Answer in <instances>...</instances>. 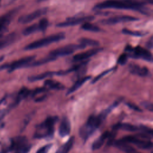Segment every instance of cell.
Instances as JSON below:
<instances>
[{
	"instance_id": "1",
	"label": "cell",
	"mask_w": 153,
	"mask_h": 153,
	"mask_svg": "<svg viewBox=\"0 0 153 153\" xmlns=\"http://www.w3.org/2000/svg\"><path fill=\"white\" fill-rule=\"evenodd\" d=\"M146 3L136 0H106L96 4L94 10L115 8L120 10H132L139 13L149 16L152 10L145 6Z\"/></svg>"
},
{
	"instance_id": "2",
	"label": "cell",
	"mask_w": 153,
	"mask_h": 153,
	"mask_svg": "<svg viewBox=\"0 0 153 153\" xmlns=\"http://www.w3.org/2000/svg\"><path fill=\"white\" fill-rule=\"evenodd\" d=\"M58 121L57 116H50L38 124L33 137L36 139H51L54 133V126Z\"/></svg>"
},
{
	"instance_id": "3",
	"label": "cell",
	"mask_w": 153,
	"mask_h": 153,
	"mask_svg": "<svg viewBox=\"0 0 153 153\" xmlns=\"http://www.w3.org/2000/svg\"><path fill=\"white\" fill-rule=\"evenodd\" d=\"M103 121L99 115H90L87 122L79 128V134L80 137L86 140L97 130Z\"/></svg>"
},
{
	"instance_id": "4",
	"label": "cell",
	"mask_w": 153,
	"mask_h": 153,
	"mask_svg": "<svg viewBox=\"0 0 153 153\" xmlns=\"http://www.w3.org/2000/svg\"><path fill=\"white\" fill-rule=\"evenodd\" d=\"M65 38V35L63 32H60L58 33H56L54 35H51L47 37L42 38L41 39L35 41L27 45L25 50H32L39 48H42L45 47L48 45H50L52 43L59 42Z\"/></svg>"
},
{
	"instance_id": "5",
	"label": "cell",
	"mask_w": 153,
	"mask_h": 153,
	"mask_svg": "<svg viewBox=\"0 0 153 153\" xmlns=\"http://www.w3.org/2000/svg\"><path fill=\"white\" fill-rule=\"evenodd\" d=\"M124 51L128 57L133 59H140L150 62H152V56L151 52L140 46L133 47L128 45L126 47Z\"/></svg>"
},
{
	"instance_id": "6",
	"label": "cell",
	"mask_w": 153,
	"mask_h": 153,
	"mask_svg": "<svg viewBox=\"0 0 153 153\" xmlns=\"http://www.w3.org/2000/svg\"><path fill=\"white\" fill-rule=\"evenodd\" d=\"M32 147L25 136H17L12 139L11 144L8 147V151H12L14 153H28Z\"/></svg>"
},
{
	"instance_id": "7",
	"label": "cell",
	"mask_w": 153,
	"mask_h": 153,
	"mask_svg": "<svg viewBox=\"0 0 153 153\" xmlns=\"http://www.w3.org/2000/svg\"><path fill=\"white\" fill-rule=\"evenodd\" d=\"M85 47L82 44H69L64 47H60L50 53L49 56L57 58L60 56H65L71 54L78 50L85 48Z\"/></svg>"
},
{
	"instance_id": "8",
	"label": "cell",
	"mask_w": 153,
	"mask_h": 153,
	"mask_svg": "<svg viewBox=\"0 0 153 153\" xmlns=\"http://www.w3.org/2000/svg\"><path fill=\"white\" fill-rule=\"evenodd\" d=\"M35 59V56H27L23 58H22L16 61L13 62L10 64H5L2 66L0 68L2 69H8L10 72H12L17 69L23 68V67H28L29 65Z\"/></svg>"
},
{
	"instance_id": "9",
	"label": "cell",
	"mask_w": 153,
	"mask_h": 153,
	"mask_svg": "<svg viewBox=\"0 0 153 153\" xmlns=\"http://www.w3.org/2000/svg\"><path fill=\"white\" fill-rule=\"evenodd\" d=\"M94 17L91 16H81L79 17H71L68 18L66 21L59 23L56 25L57 27H68L71 26H75L79 24H83L85 22H90V21L94 20Z\"/></svg>"
},
{
	"instance_id": "10",
	"label": "cell",
	"mask_w": 153,
	"mask_h": 153,
	"mask_svg": "<svg viewBox=\"0 0 153 153\" xmlns=\"http://www.w3.org/2000/svg\"><path fill=\"white\" fill-rule=\"evenodd\" d=\"M47 11H48V8L47 7L39 8L38 10H36L33 11L31 13L21 16L19 19V22L22 24H26V23H30L32 21L38 19V17L45 15L47 13Z\"/></svg>"
},
{
	"instance_id": "11",
	"label": "cell",
	"mask_w": 153,
	"mask_h": 153,
	"mask_svg": "<svg viewBox=\"0 0 153 153\" xmlns=\"http://www.w3.org/2000/svg\"><path fill=\"white\" fill-rule=\"evenodd\" d=\"M139 19L135 17L130 16H116L114 17H110L106 19H103L99 21V23L102 25H114L122 22H133L137 21Z\"/></svg>"
},
{
	"instance_id": "12",
	"label": "cell",
	"mask_w": 153,
	"mask_h": 153,
	"mask_svg": "<svg viewBox=\"0 0 153 153\" xmlns=\"http://www.w3.org/2000/svg\"><path fill=\"white\" fill-rule=\"evenodd\" d=\"M102 50V48H92L86 51H84L76 54L73 57L72 60L75 62H80L82 61H85V60L93 56L94 55L96 54L97 53L101 51Z\"/></svg>"
},
{
	"instance_id": "13",
	"label": "cell",
	"mask_w": 153,
	"mask_h": 153,
	"mask_svg": "<svg viewBox=\"0 0 153 153\" xmlns=\"http://www.w3.org/2000/svg\"><path fill=\"white\" fill-rule=\"evenodd\" d=\"M66 75L65 71H60L58 72H54V71H48L37 75H33L30 76L28 78V80L30 81H36L39 80H42L43 79L47 78L48 77H51L54 75Z\"/></svg>"
},
{
	"instance_id": "14",
	"label": "cell",
	"mask_w": 153,
	"mask_h": 153,
	"mask_svg": "<svg viewBox=\"0 0 153 153\" xmlns=\"http://www.w3.org/2000/svg\"><path fill=\"white\" fill-rule=\"evenodd\" d=\"M128 69L131 74L140 76H148L150 74L149 71L146 67H140L135 63H130Z\"/></svg>"
},
{
	"instance_id": "15",
	"label": "cell",
	"mask_w": 153,
	"mask_h": 153,
	"mask_svg": "<svg viewBox=\"0 0 153 153\" xmlns=\"http://www.w3.org/2000/svg\"><path fill=\"white\" fill-rule=\"evenodd\" d=\"M71 123L69 119L64 117L60 122L59 128V134L61 137H65L70 133Z\"/></svg>"
},
{
	"instance_id": "16",
	"label": "cell",
	"mask_w": 153,
	"mask_h": 153,
	"mask_svg": "<svg viewBox=\"0 0 153 153\" xmlns=\"http://www.w3.org/2000/svg\"><path fill=\"white\" fill-rule=\"evenodd\" d=\"M112 130H123L124 131H136L139 130V127L132 125L129 123H118L117 124H115L113 126Z\"/></svg>"
},
{
	"instance_id": "17",
	"label": "cell",
	"mask_w": 153,
	"mask_h": 153,
	"mask_svg": "<svg viewBox=\"0 0 153 153\" xmlns=\"http://www.w3.org/2000/svg\"><path fill=\"white\" fill-rule=\"evenodd\" d=\"M109 134V131H105L100 136H99L96 140H94L91 145V149L94 150H97L100 149L104 144L105 141L108 139Z\"/></svg>"
},
{
	"instance_id": "18",
	"label": "cell",
	"mask_w": 153,
	"mask_h": 153,
	"mask_svg": "<svg viewBox=\"0 0 153 153\" xmlns=\"http://www.w3.org/2000/svg\"><path fill=\"white\" fill-rule=\"evenodd\" d=\"M91 76H83L80 78H79L75 84L68 90V91L66 93V95H69L70 94H72V93L75 92L76 90H77L80 87H81L84 82H85L91 79Z\"/></svg>"
},
{
	"instance_id": "19",
	"label": "cell",
	"mask_w": 153,
	"mask_h": 153,
	"mask_svg": "<svg viewBox=\"0 0 153 153\" xmlns=\"http://www.w3.org/2000/svg\"><path fill=\"white\" fill-rule=\"evenodd\" d=\"M44 87L47 89H53V90H63L65 86L60 82L56 81L53 79H46L44 82Z\"/></svg>"
},
{
	"instance_id": "20",
	"label": "cell",
	"mask_w": 153,
	"mask_h": 153,
	"mask_svg": "<svg viewBox=\"0 0 153 153\" xmlns=\"http://www.w3.org/2000/svg\"><path fill=\"white\" fill-rule=\"evenodd\" d=\"M16 39V35L14 33H10L6 36L0 39V49L3 48L12 44Z\"/></svg>"
},
{
	"instance_id": "21",
	"label": "cell",
	"mask_w": 153,
	"mask_h": 153,
	"mask_svg": "<svg viewBox=\"0 0 153 153\" xmlns=\"http://www.w3.org/2000/svg\"><path fill=\"white\" fill-rule=\"evenodd\" d=\"M75 137L74 136L71 137L69 140L62 146H61L57 151L56 153H68L73 146L74 143Z\"/></svg>"
},
{
	"instance_id": "22",
	"label": "cell",
	"mask_w": 153,
	"mask_h": 153,
	"mask_svg": "<svg viewBox=\"0 0 153 153\" xmlns=\"http://www.w3.org/2000/svg\"><path fill=\"white\" fill-rule=\"evenodd\" d=\"M15 13L16 11H13L8 14H6L5 16H3L0 17V33L3 31L8 26L10 23V19Z\"/></svg>"
},
{
	"instance_id": "23",
	"label": "cell",
	"mask_w": 153,
	"mask_h": 153,
	"mask_svg": "<svg viewBox=\"0 0 153 153\" xmlns=\"http://www.w3.org/2000/svg\"><path fill=\"white\" fill-rule=\"evenodd\" d=\"M30 90H29L26 87H23L20 89V90L19 91L16 99H15L14 102L16 104V105L17 104H19V103L23 99H25L26 97H27V96H29L30 94Z\"/></svg>"
},
{
	"instance_id": "24",
	"label": "cell",
	"mask_w": 153,
	"mask_h": 153,
	"mask_svg": "<svg viewBox=\"0 0 153 153\" xmlns=\"http://www.w3.org/2000/svg\"><path fill=\"white\" fill-rule=\"evenodd\" d=\"M56 59V58L48 56L47 57H45L44 58H42L39 60L37 61H35V62H32L28 66V67H30V66H39V65H42L44 64H45L47 63L54 61Z\"/></svg>"
},
{
	"instance_id": "25",
	"label": "cell",
	"mask_w": 153,
	"mask_h": 153,
	"mask_svg": "<svg viewBox=\"0 0 153 153\" xmlns=\"http://www.w3.org/2000/svg\"><path fill=\"white\" fill-rule=\"evenodd\" d=\"M79 42L80 44H82L86 46H91V47H97L99 45V42L94 39H92L87 38H82L79 39Z\"/></svg>"
},
{
	"instance_id": "26",
	"label": "cell",
	"mask_w": 153,
	"mask_h": 153,
	"mask_svg": "<svg viewBox=\"0 0 153 153\" xmlns=\"http://www.w3.org/2000/svg\"><path fill=\"white\" fill-rule=\"evenodd\" d=\"M81 28L84 30L94 32H98L100 30V29L98 26L92 23H90V22L84 23L81 25Z\"/></svg>"
},
{
	"instance_id": "27",
	"label": "cell",
	"mask_w": 153,
	"mask_h": 153,
	"mask_svg": "<svg viewBox=\"0 0 153 153\" xmlns=\"http://www.w3.org/2000/svg\"><path fill=\"white\" fill-rule=\"evenodd\" d=\"M38 30H39L38 23L37 24H33V25L26 27V29H25L23 31V34L27 36V35H29L30 34H32L33 33H35Z\"/></svg>"
},
{
	"instance_id": "28",
	"label": "cell",
	"mask_w": 153,
	"mask_h": 153,
	"mask_svg": "<svg viewBox=\"0 0 153 153\" xmlns=\"http://www.w3.org/2000/svg\"><path fill=\"white\" fill-rule=\"evenodd\" d=\"M122 33L126 35H131L134 36H143L145 34H146V33L141 32L140 31H133L127 29H123L122 30Z\"/></svg>"
},
{
	"instance_id": "29",
	"label": "cell",
	"mask_w": 153,
	"mask_h": 153,
	"mask_svg": "<svg viewBox=\"0 0 153 153\" xmlns=\"http://www.w3.org/2000/svg\"><path fill=\"white\" fill-rule=\"evenodd\" d=\"M48 25V22L47 19L43 18L41 19L39 23H38L39 30L40 31H45L47 28Z\"/></svg>"
},
{
	"instance_id": "30",
	"label": "cell",
	"mask_w": 153,
	"mask_h": 153,
	"mask_svg": "<svg viewBox=\"0 0 153 153\" xmlns=\"http://www.w3.org/2000/svg\"><path fill=\"white\" fill-rule=\"evenodd\" d=\"M114 68H111V69H109L108 70H106L105 71H103V72H102L101 74H100L99 75H98L97 76H96L92 81H91V84H94L96 82L98 81L99 79H100L102 77H103L104 76H105L106 75H107L109 72H111L112 70H113Z\"/></svg>"
},
{
	"instance_id": "31",
	"label": "cell",
	"mask_w": 153,
	"mask_h": 153,
	"mask_svg": "<svg viewBox=\"0 0 153 153\" xmlns=\"http://www.w3.org/2000/svg\"><path fill=\"white\" fill-rule=\"evenodd\" d=\"M128 56L126 53H123L120 56V57L118 59L117 62L118 64L121 65H125L127 62V59H128Z\"/></svg>"
},
{
	"instance_id": "32",
	"label": "cell",
	"mask_w": 153,
	"mask_h": 153,
	"mask_svg": "<svg viewBox=\"0 0 153 153\" xmlns=\"http://www.w3.org/2000/svg\"><path fill=\"white\" fill-rule=\"evenodd\" d=\"M47 90V89L45 87H41V88H37L35 89L34 90H33L32 91H30V95L32 97H34V96H36L38 94H40V93H44V92L46 91Z\"/></svg>"
},
{
	"instance_id": "33",
	"label": "cell",
	"mask_w": 153,
	"mask_h": 153,
	"mask_svg": "<svg viewBox=\"0 0 153 153\" xmlns=\"http://www.w3.org/2000/svg\"><path fill=\"white\" fill-rule=\"evenodd\" d=\"M52 145H53L51 143H49V144L45 145L42 146L41 148H40L36 151V153H47L49 151V150L50 149V148H51Z\"/></svg>"
},
{
	"instance_id": "34",
	"label": "cell",
	"mask_w": 153,
	"mask_h": 153,
	"mask_svg": "<svg viewBox=\"0 0 153 153\" xmlns=\"http://www.w3.org/2000/svg\"><path fill=\"white\" fill-rule=\"evenodd\" d=\"M139 130L142 131V132L148 134H149V135L152 136L153 131H152V130L151 128H149L148 127H146V126H145L141 125V126H140L139 127Z\"/></svg>"
},
{
	"instance_id": "35",
	"label": "cell",
	"mask_w": 153,
	"mask_h": 153,
	"mask_svg": "<svg viewBox=\"0 0 153 153\" xmlns=\"http://www.w3.org/2000/svg\"><path fill=\"white\" fill-rule=\"evenodd\" d=\"M141 105L148 111L151 112L153 111V105L152 103L148 101H143L141 103Z\"/></svg>"
},
{
	"instance_id": "36",
	"label": "cell",
	"mask_w": 153,
	"mask_h": 153,
	"mask_svg": "<svg viewBox=\"0 0 153 153\" xmlns=\"http://www.w3.org/2000/svg\"><path fill=\"white\" fill-rule=\"evenodd\" d=\"M126 105L130 109H133L134 111H136L137 112H142V110L139 106H137V105H136L134 103H130V102H128V103H126Z\"/></svg>"
},
{
	"instance_id": "37",
	"label": "cell",
	"mask_w": 153,
	"mask_h": 153,
	"mask_svg": "<svg viewBox=\"0 0 153 153\" xmlns=\"http://www.w3.org/2000/svg\"><path fill=\"white\" fill-rule=\"evenodd\" d=\"M152 46H153V39H152V37L151 36L146 42V47L149 49H151L152 48Z\"/></svg>"
},
{
	"instance_id": "38",
	"label": "cell",
	"mask_w": 153,
	"mask_h": 153,
	"mask_svg": "<svg viewBox=\"0 0 153 153\" xmlns=\"http://www.w3.org/2000/svg\"><path fill=\"white\" fill-rule=\"evenodd\" d=\"M45 98H46V95H44L42 96H41V97H39L36 98L35 100V101L36 102H42V101L44 100L45 99Z\"/></svg>"
},
{
	"instance_id": "39",
	"label": "cell",
	"mask_w": 153,
	"mask_h": 153,
	"mask_svg": "<svg viewBox=\"0 0 153 153\" xmlns=\"http://www.w3.org/2000/svg\"><path fill=\"white\" fill-rule=\"evenodd\" d=\"M142 2H148V3H149V4H152V3H153V0H142Z\"/></svg>"
},
{
	"instance_id": "40",
	"label": "cell",
	"mask_w": 153,
	"mask_h": 153,
	"mask_svg": "<svg viewBox=\"0 0 153 153\" xmlns=\"http://www.w3.org/2000/svg\"><path fill=\"white\" fill-rule=\"evenodd\" d=\"M4 57L3 56H0V63L3 60V59H4Z\"/></svg>"
},
{
	"instance_id": "41",
	"label": "cell",
	"mask_w": 153,
	"mask_h": 153,
	"mask_svg": "<svg viewBox=\"0 0 153 153\" xmlns=\"http://www.w3.org/2000/svg\"><path fill=\"white\" fill-rule=\"evenodd\" d=\"M47 1V0H38V2H42V1Z\"/></svg>"
},
{
	"instance_id": "42",
	"label": "cell",
	"mask_w": 153,
	"mask_h": 153,
	"mask_svg": "<svg viewBox=\"0 0 153 153\" xmlns=\"http://www.w3.org/2000/svg\"><path fill=\"white\" fill-rule=\"evenodd\" d=\"M136 153H141V152H137V151Z\"/></svg>"
}]
</instances>
